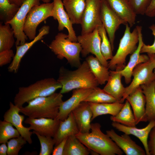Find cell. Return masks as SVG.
I'll return each instance as SVG.
<instances>
[{
    "instance_id": "836d02e7",
    "label": "cell",
    "mask_w": 155,
    "mask_h": 155,
    "mask_svg": "<svg viewBox=\"0 0 155 155\" xmlns=\"http://www.w3.org/2000/svg\"><path fill=\"white\" fill-rule=\"evenodd\" d=\"M84 101L95 103L118 102L115 98L106 92L103 89H101L98 87L93 89Z\"/></svg>"
},
{
    "instance_id": "e575fe53",
    "label": "cell",
    "mask_w": 155,
    "mask_h": 155,
    "mask_svg": "<svg viewBox=\"0 0 155 155\" xmlns=\"http://www.w3.org/2000/svg\"><path fill=\"white\" fill-rule=\"evenodd\" d=\"M11 123L0 121V143H7L9 140L19 137L20 135L16 129Z\"/></svg>"
},
{
    "instance_id": "74e56055",
    "label": "cell",
    "mask_w": 155,
    "mask_h": 155,
    "mask_svg": "<svg viewBox=\"0 0 155 155\" xmlns=\"http://www.w3.org/2000/svg\"><path fill=\"white\" fill-rule=\"evenodd\" d=\"M27 142L21 135L10 139L7 143L8 147L7 155H18L20 150Z\"/></svg>"
},
{
    "instance_id": "83f0119b",
    "label": "cell",
    "mask_w": 155,
    "mask_h": 155,
    "mask_svg": "<svg viewBox=\"0 0 155 155\" xmlns=\"http://www.w3.org/2000/svg\"><path fill=\"white\" fill-rule=\"evenodd\" d=\"M88 102L93 113L92 121L98 116L102 115L109 114L115 116L121 110L124 104L118 102L105 103Z\"/></svg>"
},
{
    "instance_id": "7a4b0ae2",
    "label": "cell",
    "mask_w": 155,
    "mask_h": 155,
    "mask_svg": "<svg viewBox=\"0 0 155 155\" xmlns=\"http://www.w3.org/2000/svg\"><path fill=\"white\" fill-rule=\"evenodd\" d=\"M100 124L97 123H91V132L79 133L76 136L90 150L101 155H122V150L101 129Z\"/></svg>"
},
{
    "instance_id": "ac0fdd59",
    "label": "cell",
    "mask_w": 155,
    "mask_h": 155,
    "mask_svg": "<svg viewBox=\"0 0 155 155\" xmlns=\"http://www.w3.org/2000/svg\"><path fill=\"white\" fill-rule=\"evenodd\" d=\"M106 134L127 155H146L145 150L134 141L129 135L124 133L121 136L113 129L107 130Z\"/></svg>"
},
{
    "instance_id": "d4e9b609",
    "label": "cell",
    "mask_w": 155,
    "mask_h": 155,
    "mask_svg": "<svg viewBox=\"0 0 155 155\" xmlns=\"http://www.w3.org/2000/svg\"><path fill=\"white\" fill-rule=\"evenodd\" d=\"M79 131L72 112L65 120L61 121L56 133L53 137L56 146L69 135H76Z\"/></svg>"
},
{
    "instance_id": "277c9868",
    "label": "cell",
    "mask_w": 155,
    "mask_h": 155,
    "mask_svg": "<svg viewBox=\"0 0 155 155\" xmlns=\"http://www.w3.org/2000/svg\"><path fill=\"white\" fill-rule=\"evenodd\" d=\"M62 86L57 80L49 78L38 81L27 86L20 87L14 97V104L21 108L25 103L38 97L50 95Z\"/></svg>"
},
{
    "instance_id": "6da1fadb",
    "label": "cell",
    "mask_w": 155,
    "mask_h": 155,
    "mask_svg": "<svg viewBox=\"0 0 155 155\" xmlns=\"http://www.w3.org/2000/svg\"><path fill=\"white\" fill-rule=\"evenodd\" d=\"M59 73L57 80L62 86L60 92L62 94L76 89H94L99 85L86 60L75 70L62 66Z\"/></svg>"
},
{
    "instance_id": "5b68a950",
    "label": "cell",
    "mask_w": 155,
    "mask_h": 155,
    "mask_svg": "<svg viewBox=\"0 0 155 155\" xmlns=\"http://www.w3.org/2000/svg\"><path fill=\"white\" fill-rule=\"evenodd\" d=\"M49 48L58 59L65 58L71 66L78 68L81 64L80 57L82 50L81 44L78 42L70 40L68 35L62 32L58 33Z\"/></svg>"
},
{
    "instance_id": "484cf974",
    "label": "cell",
    "mask_w": 155,
    "mask_h": 155,
    "mask_svg": "<svg viewBox=\"0 0 155 155\" xmlns=\"http://www.w3.org/2000/svg\"><path fill=\"white\" fill-rule=\"evenodd\" d=\"M64 7L73 24H80L86 0H63Z\"/></svg>"
},
{
    "instance_id": "d590c367",
    "label": "cell",
    "mask_w": 155,
    "mask_h": 155,
    "mask_svg": "<svg viewBox=\"0 0 155 155\" xmlns=\"http://www.w3.org/2000/svg\"><path fill=\"white\" fill-rule=\"evenodd\" d=\"M99 34L101 38L100 49L101 53L106 60L111 59L113 57L111 44L108 38L106 30L103 24L97 27Z\"/></svg>"
},
{
    "instance_id": "f1b7e54d",
    "label": "cell",
    "mask_w": 155,
    "mask_h": 155,
    "mask_svg": "<svg viewBox=\"0 0 155 155\" xmlns=\"http://www.w3.org/2000/svg\"><path fill=\"white\" fill-rule=\"evenodd\" d=\"M90 68L99 84L102 85L108 80L110 76L108 68L103 65L98 59L92 55L86 58Z\"/></svg>"
},
{
    "instance_id": "2e32d148",
    "label": "cell",
    "mask_w": 155,
    "mask_h": 155,
    "mask_svg": "<svg viewBox=\"0 0 155 155\" xmlns=\"http://www.w3.org/2000/svg\"><path fill=\"white\" fill-rule=\"evenodd\" d=\"M94 89L79 88L73 90L71 96L61 104L58 115L56 118L63 121L82 102L84 101Z\"/></svg>"
},
{
    "instance_id": "8fae6325",
    "label": "cell",
    "mask_w": 155,
    "mask_h": 155,
    "mask_svg": "<svg viewBox=\"0 0 155 155\" xmlns=\"http://www.w3.org/2000/svg\"><path fill=\"white\" fill-rule=\"evenodd\" d=\"M101 0H86L81 22V34L92 32L102 24L100 18Z\"/></svg>"
},
{
    "instance_id": "8d00e7d4",
    "label": "cell",
    "mask_w": 155,
    "mask_h": 155,
    "mask_svg": "<svg viewBox=\"0 0 155 155\" xmlns=\"http://www.w3.org/2000/svg\"><path fill=\"white\" fill-rule=\"evenodd\" d=\"M37 136L40 144V149L39 155H50L52 154L55 142L53 137L40 135L33 131Z\"/></svg>"
},
{
    "instance_id": "f35d334b",
    "label": "cell",
    "mask_w": 155,
    "mask_h": 155,
    "mask_svg": "<svg viewBox=\"0 0 155 155\" xmlns=\"http://www.w3.org/2000/svg\"><path fill=\"white\" fill-rule=\"evenodd\" d=\"M132 9L137 14L144 15L149 6L151 0H127Z\"/></svg>"
},
{
    "instance_id": "ab89813d",
    "label": "cell",
    "mask_w": 155,
    "mask_h": 155,
    "mask_svg": "<svg viewBox=\"0 0 155 155\" xmlns=\"http://www.w3.org/2000/svg\"><path fill=\"white\" fill-rule=\"evenodd\" d=\"M15 55L11 49L0 52V66L9 63L13 58Z\"/></svg>"
},
{
    "instance_id": "7bdbcfd3",
    "label": "cell",
    "mask_w": 155,
    "mask_h": 155,
    "mask_svg": "<svg viewBox=\"0 0 155 155\" xmlns=\"http://www.w3.org/2000/svg\"><path fill=\"white\" fill-rule=\"evenodd\" d=\"M67 137L64 139L58 144L54 146L52 153V155H63L64 150Z\"/></svg>"
},
{
    "instance_id": "4316f807",
    "label": "cell",
    "mask_w": 155,
    "mask_h": 155,
    "mask_svg": "<svg viewBox=\"0 0 155 155\" xmlns=\"http://www.w3.org/2000/svg\"><path fill=\"white\" fill-rule=\"evenodd\" d=\"M146 98V115L149 122L155 121V80L140 86Z\"/></svg>"
},
{
    "instance_id": "60d3db41",
    "label": "cell",
    "mask_w": 155,
    "mask_h": 155,
    "mask_svg": "<svg viewBox=\"0 0 155 155\" xmlns=\"http://www.w3.org/2000/svg\"><path fill=\"white\" fill-rule=\"evenodd\" d=\"M152 31V34L154 36V40L153 44L151 45H146L144 43L140 51L141 53L155 54V24H153L149 27Z\"/></svg>"
},
{
    "instance_id": "9a60e30c",
    "label": "cell",
    "mask_w": 155,
    "mask_h": 155,
    "mask_svg": "<svg viewBox=\"0 0 155 155\" xmlns=\"http://www.w3.org/2000/svg\"><path fill=\"white\" fill-rule=\"evenodd\" d=\"M60 120L56 119L27 118L24 122L29 124L31 129L40 135L53 137L57 131Z\"/></svg>"
},
{
    "instance_id": "5bb4252c",
    "label": "cell",
    "mask_w": 155,
    "mask_h": 155,
    "mask_svg": "<svg viewBox=\"0 0 155 155\" xmlns=\"http://www.w3.org/2000/svg\"><path fill=\"white\" fill-rule=\"evenodd\" d=\"M20 108L11 102L9 103V108L5 112L4 120L11 123L19 131L21 136L29 144L32 141L31 136L33 132L31 131L29 127H26L23 125L24 116L19 114Z\"/></svg>"
},
{
    "instance_id": "ba28073f",
    "label": "cell",
    "mask_w": 155,
    "mask_h": 155,
    "mask_svg": "<svg viewBox=\"0 0 155 155\" xmlns=\"http://www.w3.org/2000/svg\"><path fill=\"white\" fill-rule=\"evenodd\" d=\"M54 3H44L34 6L29 12L23 26V30L28 38L32 40L36 37L38 25L47 18L52 16Z\"/></svg>"
},
{
    "instance_id": "9c48e42d",
    "label": "cell",
    "mask_w": 155,
    "mask_h": 155,
    "mask_svg": "<svg viewBox=\"0 0 155 155\" xmlns=\"http://www.w3.org/2000/svg\"><path fill=\"white\" fill-rule=\"evenodd\" d=\"M41 0H26L20 6L14 18L6 24H9L13 30L14 37L16 39V46L23 44L26 42L28 37L23 30V26L26 17L34 6L41 4Z\"/></svg>"
},
{
    "instance_id": "b9f144b4",
    "label": "cell",
    "mask_w": 155,
    "mask_h": 155,
    "mask_svg": "<svg viewBox=\"0 0 155 155\" xmlns=\"http://www.w3.org/2000/svg\"><path fill=\"white\" fill-rule=\"evenodd\" d=\"M148 146L150 155H155V125L152 128L149 135Z\"/></svg>"
},
{
    "instance_id": "cb8c5ba5",
    "label": "cell",
    "mask_w": 155,
    "mask_h": 155,
    "mask_svg": "<svg viewBox=\"0 0 155 155\" xmlns=\"http://www.w3.org/2000/svg\"><path fill=\"white\" fill-rule=\"evenodd\" d=\"M122 77L118 71L110 70L109 79L103 89L120 103L125 89L121 82Z\"/></svg>"
},
{
    "instance_id": "d6986e66",
    "label": "cell",
    "mask_w": 155,
    "mask_h": 155,
    "mask_svg": "<svg viewBox=\"0 0 155 155\" xmlns=\"http://www.w3.org/2000/svg\"><path fill=\"white\" fill-rule=\"evenodd\" d=\"M50 27L44 25L39 30V33L34 39L28 42L16 46V52L13 60L8 68V71L16 73L19 68L21 59L28 51L36 42L41 40L43 36L49 32Z\"/></svg>"
},
{
    "instance_id": "44dd1931",
    "label": "cell",
    "mask_w": 155,
    "mask_h": 155,
    "mask_svg": "<svg viewBox=\"0 0 155 155\" xmlns=\"http://www.w3.org/2000/svg\"><path fill=\"white\" fill-rule=\"evenodd\" d=\"M126 99L132 108L136 125L141 122L148 121L146 115L145 97L140 86L128 96Z\"/></svg>"
},
{
    "instance_id": "e0dca14e",
    "label": "cell",
    "mask_w": 155,
    "mask_h": 155,
    "mask_svg": "<svg viewBox=\"0 0 155 155\" xmlns=\"http://www.w3.org/2000/svg\"><path fill=\"white\" fill-rule=\"evenodd\" d=\"M53 0L54 6L52 17L58 21L59 31H62L66 28L68 31V39L73 42H77V37L73 28V24L64 9L63 1L61 0Z\"/></svg>"
},
{
    "instance_id": "d6a6232c",
    "label": "cell",
    "mask_w": 155,
    "mask_h": 155,
    "mask_svg": "<svg viewBox=\"0 0 155 155\" xmlns=\"http://www.w3.org/2000/svg\"><path fill=\"white\" fill-rule=\"evenodd\" d=\"M20 7L11 3L9 0H0V19L4 24L11 20Z\"/></svg>"
},
{
    "instance_id": "4fadbf2b",
    "label": "cell",
    "mask_w": 155,
    "mask_h": 155,
    "mask_svg": "<svg viewBox=\"0 0 155 155\" xmlns=\"http://www.w3.org/2000/svg\"><path fill=\"white\" fill-rule=\"evenodd\" d=\"M137 28L139 36V42L137 48L130 56L129 62L122 70L118 71L122 77H124L125 83H129L131 80L133 71L134 68L140 63L145 62L149 59L148 55H141L140 51L144 44L142 33V27L137 26Z\"/></svg>"
},
{
    "instance_id": "8992f818",
    "label": "cell",
    "mask_w": 155,
    "mask_h": 155,
    "mask_svg": "<svg viewBox=\"0 0 155 155\" xmlns=\"http://www.w3.org/2000/svg\"><path fill=\"white\" fill-rule=\"evenodd\" d=\"M124 34L120 39L119 47L115 55L109 62L108 68L111 70L119 71L125 67L127 56L132 54L136 49L139 36L136 27L132 32L127 23L125 24Z\"/></svg>"
},
{
    "instance_id": "1f68e13d",
    "label": "cell",
    "mask_w": 155,
    "mask_h": 155,
    "mask_svg": "<svg viewBox=\"0 0 155 155\" xmlns=\"http://www.w3.org/2000/svg\"><path fill=\"white\" fill-rule=\"evenodd\" d=\"M14 33L9 24H0V52L11 49L15 43Z\"/></svg>"
},
{
    "instance_id": "603a6c76",
    "label": "cell",
    "mask_w": 155,
    "mask_h": 155,
    "mask_svg": "<svg viewBox=\"0 0 155 155\" xmlns=\"http://www.w3.org/2000/svg\"><path fill=\"white\" fill-rule=\"evenodd\" d=\"M115 12L131 27L135 24L136 14L127 0H106Z\"/></svg>"
},
{
    "instance_id": "ffe728a7",
    "label": "cell",
    "mask_w": 155,
    "mask_h": 155,
    "mask_svg": "<svg viewBox=\"0 0 155 155\" xmlns=\"http://www.w3.org/2000/svg\"><path fill=\"white\" fill-rule=\"evenodd\" d=\"M79 133L90 132L93 113L88 102H81L72 111Z\"/></svg>"
},
{
    "instance_id": "7dc6e473",
    "label": "cell",
    "mask_w": 155,
    "mask_h": 155,
    "mask_svg": "<svg viewBox=\"0 0 155 155\" xmlns=\"http://www.w3.org/2000/svg\"><path fill=\"white\" fill-rule=\"evenodd\" d=\"M150 54V55L152 56L154 61V72L155 73V54H151V53H149Z\"/></svg>"
},
{
    "instance_id": "3957f363",
    "label": "cell",
    "mask_w": 155,
    "mask_h": 155,
    "mask_svg": "<svg viewBox=\"0 0 155 155\" xmlns=\"http://www.w3.org/2000/svg\"><path fill=\"white\" fill-rule=\"evenodd\" d=\"M63 94L59 92L36 98L20 108V113L31 118L56 119L63 101Z\"/></svg>"
},
{
    "instance_id": "f546056e",
    "label": "cell",
    "mask_w": 155,
    "mask_h": 155,
    "mask_svg": "<svg viewBox=\"0 0 155 155\" xmlns=\"http://www.w3.org/2000/svg\"><path fill=\"white\" fill-rule=\"evenodd\" d=\"M89 149L73 135L68 137L63 153V155H88Z\"/></svg>"
},
{
    "instance_id": "f6af8a7d",
    "label": "cell",
    "mask_w": 155,
    "mask_h": 155,
    "mask_svg": "<svg viewBox=\"0 0 155 155\" xmlns=\"http://www.w3.org/2000/svg\"><path fill=\"white\" fill-rule=\"evenodd\" d=\"M8 147L6 143H1L0 146V155H7Z\"/></svg>"
},
{
    "instance_id": "bcb514c9",
    "label": "cell",
    "mask_w": 155,
    "mask_h": 155,
    "mask_svg": "<svg viewBox=\"0 0 155 155\" xmlns=\"http://www.w3.org/2000/svg\"><path fill=\"white\" fill-rule=\"evenodd\" d=\"M26 0H9L11 3L16 4L20 7Z\"/></svg>"
},
{
    "instance_id": "4dcf8cb0",
    "label": "cell",
    "mask_w": 155,
    "mask_h": 155,
    "mask_svg": "<svg viewBox=\"0 0 155 155\" xmlns=\"http://www.w3.org/2000/svg\"><path fill=\"white\" fill-rule=\"evenodd\" d=\"M110 119L113 122H117L128 127H136V125L130 104L126 100L121 110L116 115H111Z\"/></svg>"
},
{
    "instance_id": "30bf717a",
    "label": "cell",
    "mask_w": 155,
    "mask_h": 155,
    "mask_svg": "<svg viewBox=\"0 0 155 155\" xmlns=\"http://www.w3.org/2000/svg\"><path fill=\"white\" fill-rule=\"evenodd\" d=\"M77 41L80 43L83 57H86L91 53L94 55L105 66L108 67V62L102 55L100 49L101 38L97 27L89 33L81 34L77 37Z\"/></svg>"
},
{
    "instance_id": "52a82bcc",
    "label": "cell",
    "mask_w": 155,
    "mask_h": 155,
    "mask_svg": "<svg viewBox=\"0 0 155 155\" xmlns=\"http://www.w3.org/2000/svg\"><path fill=\"white\" fill-rule=\"evenodd\" d=\"M149 59L138 65L134 69L132 73L133 79L130 84L126 87L121 103H123L127 97L136 88L142 84H148L155 80L154 63L150 54L148 53Z\"/></svg>"
},
{
    "instance_id": "c3c4849f",
    "label": "cell",
    "mask_w": 155,
    "mask_h": 155,
    "mask_svg": "<svg viewBox=\"0 0 155 155\" xmlns=\"http://www.w3.org/2000/svg\"><path fill=\"white\" fill-rule=\"evenodd\" d=\"M51 0H41V1H42L44 3H50Z\"/></svg>"
},
{
    "instance_id": "ee69618b",
    "label": "cell",
    "mask_w": 155,
    "mask_h": 155,
    "mask_svg": "<svg viewBox=\"0 0 155 155\" xmlns=\"http://www.w3.org/2000/svg\"><path fill=\"white\" fill-rule=\"evenodd\" d=\"M145 15L150 17H155V0H151Z\"/></svg>"
},
{
    "instance_id": "7402d4cb",
    "label": "cell",
    "mask_w": 155,
    "mask_h": 155,
    "mask_svg": "<svg viewBox=\"0 0 155 155\" xmlns=\"http://www.w3.org/2000/svg\"><path fill=\"white\" fill-rule=\"evenodd\" d=\"M111 125L119 131L124 133L133 135L138 138L142 144L146 155H150L148 146V138L150 131L155 125V121L149 122L145 127L139 129L136 127H128L120 123L113 122Z\"/></svg>"
},
{
    "instance_id": "7c38bea8",
    "label": "cell",
    "mask_w": 155,
    "mask_h": 155,
    "mask_svg": "<svg viewBox=\"0 0 155 155\" xmlns=\"http://www.w3.org/2000/svg\"><path fill=\"white\" fill-rule=\"evenodd\" d=\"M100 18L107 33L113 51L115 32L121 25H125L127 23L115 12L106 0H101Z\"/></svg>"
}]
</instances>
